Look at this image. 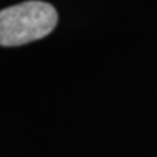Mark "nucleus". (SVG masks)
Here are the masks:
<instances>
[{"mask_svg":"<svg viewBox=\"0 0 157 157\" xmlns=\"http://www.w3.org/2000/svg\"><path fill=\"white\" fill-rule=\"evenodd\" d=\"M50 3L30 0L0 11V46L12 47L48 36L58 24Z\"/></svg>","mask_w":157,"mask_h":157,"instance_id":"1","label":"nucleus"}]
</instances>
